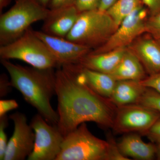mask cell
I'll return each instance as SVG.
<instances>
[{
    "label": "cell",
    "mask_w": 160,
    "mask_h": 160,
    "mask_svg": "<svg viewBox=\"0 0 160 160\" xmlns=\"http://www.w3.org/2000/svg\"><path fill=\"white\" fill-rule=\"evenodd\" d=\"M0 58L3 60H21L38 69L59 67L46 44L31 28L12 42L1 46Z\"/></svg>",
    "instance_id": "obj_5"
},
{
    "label": "cell",
    "mask_w": 160,
    "mask_h": 160,
    "mask_svg": "<svg viewBox=\"0 0 160 160\" xmlns=\"http://www.w3.org/2000/svg\"><path fill=\"white\" fill-rule=\"evenodd\" d=\"M56 160H112L111 145L95 136L83 123L65 137Z\"/></svg>",
    "instance_id": "obj_4"
},
{
    "label": "cell",
    "mask_w": 160,
    "mask_h": 160,
    "mask_svg": "<svg viewBox=\"0 0 160 160\" xmlns=\"http://www.w3.org/2000/svg\"><path fill=\"white\" fill-rule=\"evenodd\" d=\"M58 98V129L64 137L82 123L91 122L102 128H112L117 107L80 82L66 66L55 72Z\"/></svg>",
    "instance_id": "obj_1"
},
{
    "label": "cell",
    "mask_w": 160,
    "mask_h": 160,
    "mask_svg": "<svg viewBox=\"0 0 160 160\" xmlns=\"http://www.w3.org/2000/svg\"><path fill=\"white\" fill-rule=\"evenodd\" d=\"M146 89L139 81H118L109 99L116 107L137 104Z\"/></svg>",
    "instance_id": "obj_16"
},
{
    "label": "cell",
    "mask_w": 160,
    "mask_h": 160,
    "mask_svg": "<svg viewBox=\"0 0 160 160\" xmlns=\"http://www.w3.org/2000/svg\"><path fill=\"white\" fill-rule=\"evenodd\" d=\"M101 0H75L74 6L80 12L97 10Z\"/></svg>",
    "instance_id": "obj_22"
},
{
    "label": "cell",
    "mask_w": 160,
    "mask_h": 160,
    "mask_svg": "<svg viewBox=\"0 0 160 160\" xmlns=\"http://www.w3.org/2000/svg\"><path fill=\"white\" fill-rule=\"evenodd\" d=\"M140 83L146 88H150L160 93V72L149 75L140 81Z\"/></svg>",
    "instance_id": "obj_23"
},
{
    "label": "cell",
    "mask_w": 160,
    "mask_h": 160,
    "mask_svg": "<svg viewBox=\"0 0 160 160\" xmlns=\"http://www.w3.org/2000/svg\"><path fill=\"white\" fill-rule=\"evenodd\" d=\"M129 48L134 52L146 72L152 75L160 72V44L152 38H143Z\"/></svg>",
    "instance_id": "obj_13"
},
{
    "label": "cell",
    "mask_w": 160,
    "mask_h": 160,
    "mask_svg": "<svg viewBox=\"0 0 160 160\" xmlns=\"http://www.w3.org/2000/svg\"><path fill=\"white\" fill-rule=\"evenodd\" d=\"M147 7L150 16L157 14L160 12V0H142Z\"/></svg>",
    "instance_id": "obj_27"
},
{
    "label": "cell",
    "mask_w": 160,
    "mask_h": 160,
    "mask_svg": "<svg viewBox=\"0 0 160 160\" xmlns=\"http://www.w3.org/2000/svg\"><path fill=\"white\" fill-rule=\"evenodd\" d=\"M75 0H50L48 8L50 10H55L74 5Z\"/></svg>",
    "instance_id": "obj_26"
},
{
    "label": "cell",
    "mask_w": 160,
    "mask_h": 160,
    "mask_svg": "<svg viewBox=\"0 0 160 160\" xmlns=\"http://www.w3.org/2000/svg\"><path fill=\"white\" fill-rule=\"evenodd\" d=\"M148 12L144 6L138 8L123 20L106 42L91 52L103 53L130 46L138 37L146 32Z\"/></svg>",
    "instance_id": "obj_9"
},
{
    "label": "cell",
    "mask_w": 160,
    "mask_h": 160,
    "mask_svg": "<svg viewBox=\"0 0 160 160\" xmlns=\"http://www.w3.org/2000/svg\"><path fill=\"white\" fill-rule=\"evenodd\" d=\"M143 5L142 0H118L106 12L118 28L123 20Z\"/></svg>",
    "instance_id": "obj_18"
},
{
    "label": "cell",
    "mask_w": 160,
    "mask_h": 160,
    "mask_svg": "<svg viewBox=\"0 0 160 160\" xmlns=\"http://www.w3.org/2000/svg\"><path fill=\"white\" fill-rule=\"evenodd\" d=\"M127 48H118L103 53L90 52L77 64L87 69L111 74L121 62Z\"/></svg>",
    "instance_id": "obj_15"
},
{
    "label": "cell",
    "mask_w": 160,
    "mask_h": 160,
    "mask_svg": "<svg viewBox=\"0 0 160 160\" xmlns=\"http://www.w3.org/2000/svg\"><path fill=\"white\" fill-rule=\"evenodd\" d=\"M35 34L46 44L59 66L77 64L92 51L88 46L74 42L66 38L57 37L41 31Z\"/></svg>",
    "instance_id": "obj_11"
},
{
    "label": "cell",
    "mask_w": 160,
    "mask_h": 160,
    "mask_svg": "<svg viewBox=\"0 0 160 160\" xmlns=\"http://www.w3.org/2000/svg\"><path fill=\"white\" fill-rule=\"evenodd\" d=\"M117 28L106 12L98 9L84 12L80 13L74 26L66 38L91 49H97L106 42Z\"/></svg>",
    "instance_id": "obj_6"
},
{
    "label": "cell",
    "mask_w": 160,
    "mask_h": 160,
    "mask_svg": "<svg viewBox=\"0 0 160 160\" xmlns=\"http://www.w3.org/2000/svg\"><path fill=\"white\" fill-rule=\"evenodd\" d=\"M118 143L121 154L136 160H152L156 157L155 143L145 142L138 135L127 133Z\"/></svg>",
    "instance_id": "obj_14"
},
{
    "label": "cell",
    "mask_w": 160,
    "mask_h": 160,
    "mask_svg": "<svg viewBox=\"0 0 160 160\" xmlns=\"http://www.w3.org/2000/svg\"><path fill=\"white\" fill-rule=\"evenodd\" d=\"M50 9L36 0H15L14 5L0 17V45L19 38L33 23L46 19Z\"/></svg>",
    "instance_id": "obj_3"
},
{
    "label": "cell",
    "mask_w": 160,
    "mask_h": 160,
    "mask_svg": "<svg viewBox=\"0 0 160 160\" xmlns=\"http://www.w3.org/2000/svg\"><path fill=\"white\" fill-rule=\"evenodd\" d=\"M18 104L13 99L1 100L0 101V117L5 115L8 112L17 109Z\"/></svg>",
    "instance_id": "obj_25"
},
{
    "label": "cell",
    "mask_w": 160,
    "mask_h": 160,
    "mask_svg": "<svg viewBox=\"0 0 160 160\" xmlns=\"http://www.w3.org/2000/svg\"><path fill=\"white\" fill-rule=\"evenodd\" d=\"M156 157L160 160V142L156 143Z\"/></svg>",
    "instance_id": "obj_31"
},
{
    "label": "cell",
    "mask_w": 160,
    "mask_h": 160,
    "mask_svg": "<svg viewBox=\"0 0 160 160\" xmlns=\"http://www.w3.org/2000/svg\"><path fill=\"white\" fill-rule=\"evenodd\" d=\"M30 125L34 131L35 142L27 160H56L65 138L57 126L49 124L39 113L33 116Z\"/></svg>",
    "instance_id": "obj_7"
},
{
    "label": "cell",
    "mask_w": 160,
    "mask_h": 160,
    "mask_svg": "<svg viewBox=\"0 0 160 160\" xmlns=\"http://www.w3.org/2000/svg\"><path fill=\"white\" fill-rule=\"evenodd\" d=\"M81 12L74 5L50 10L44 20L42 31L57 37L66 38L74 26Z\"/></svg>",
    "instance_id": "obj_12"
},
{
    "label": "cell",
    "mask_w": 160,
    "mask_h": 160,
    "mask_svg": "<svg viewBox=\"0 0 160 160\" xmlns=\"http://www.w3.org/2000/svg\"><path fill=\"white\" fill-rule=\"evenodd\" d=\"M152 143L160 142V117L145 134Z\"/></svg>",
    "instance_id": "obj_24"
},
{
    "label": "cell",
    "mask_w": 160,
    "mask_h": 160,
    "mask_svg": "<svg viewBox=\"0 0 160 160\" xmlns=\"http://www.w3.org/2000/svg\"><path fill=\"white\" fill-rule=\"evenodd\" d=\"M160 117V112L139 104L117 107L112 128L118 133L146 134Z\"/></svg>",
    "instance_id": "obj_8"
},
{
    "label": "cell",
    "mask_w": 160,
    "mask_h": 160,
    "mask_svg": "<svg viewBox=\"0 0 160 160\" xmlns=\"http://www.w3.org/2000/svg\"><path fill=\"white\" fill-rule=\"evenodd\" d=\"M9 73L10 85L21 92L24 99L37 110L47 122L57 126L58 114L52 106L56 95V75L53 68L27 67L1 59Z\"/></svg>",
    "instance_id": "obj_2"
},
{
    "label": "cell",
    "mask_w": 160,
    "mask_h": 160,
    "mask_svg": "<svg viewBox=\"0 0 160 160\" xmlns=\"http://www.w3.org/2000/svg\"><path fill=\"white\" fill-rule=\"evenodd\" d=\"M8 118L7 115L0 117V160H4L8 141L6 132L8 126Z\"/></svg>",
    "instance_id": "obj_21"
},
{
    "label": "cell",
    "mask_w": 160,
    "mask_h": 160,
    "mask_svg": "<svg viewBox=\"0 0 160 160\" xmlns=\"http://www.w3.org/2000/svg\"><path fill=\"white\" fill-rule=\"evenodd\" d=\"M118 0H101L98 10L102 12H106Z\"/></svg>",
    "instance_id": "obj_29"
},
{
    "label": "cell",
    "mask_w": 160,
    "mask_h": 160,
    "mask_svg": "<svg viewBox=\"0 0 160 160\" xmlns=\"http://www.w3.org/2000/svg\"><path fill=\"white\" fill-rule=\"evenodd\" d=\"M145 69L134 52L129 47L114 71L110 74L118 81H142L146 78Z\"/></svg>",
    "instance_id": "obj_17"
},
{
    "label": "cell",
    "mask_w": 160,
    "mask_h": 160,
    "mask_svg": "<svg viewBox=\"0 0 160 160\" xmlns=\"http://www.w3.org/2000/svg\"><path fill=\"white\" fill-rule=\"evenodd\" d=\"M36 1L42 6L46 7V8H48V5H49L50 0H36Z\"/></svg>",
    "instance_id": "obj_30"
},
{
    "label": "cell",
    "mask_w": 160,
    "mask_h": 160,
    "mask_svg": "<svg viewBox=\"0 0 160 160\" xmlns=\"http://www.w3.org/2000/svg\"><path fill=\"white\" fill-rule=\"evenodd\" d=\"M9 118L14 123V131L8 141L4 160H25L33 150L34 131L24 113L17 112Z\"/></svg>",
    "instance_id": "obj_10"
},
{
    "label": "cell",
    "mask_w": 160,
    "mask_h": 160,
    "mask_svg": "<svg viewBox=\"0 0 160 160\" xmlns=\"http://www.w3.org/2000/svg\"><path fill=\"white\" fill-rule=\"evenodd\" d=\"M137 104L147 106L160 112V93L153 89L146 88Z\"/></svg>",
    "instance_id": "obj_19"
},
{
    "label": "cell",
    "mask_w": 160,
    "mask_h": 160,
    "mask_svg": "<svg viewBox=\"0 0 160 160\" xmlns=\"http://www.w3.org/2000/svg\"><path fill=\"white\" fill-rule=\"evenodd\" d=\"M158 41V42L160 44V38L159 39L157 40Z\"/></svg>",
    "instance_id": "obj_32"
},
{
    "label": "cell",
    "mask_w": 160,
    "mask_h": 160,
    "mask_svg": "<svg viewBox=\"0 0 160 160\" xmlns=\"http://www.w3.org/2000/svg\"><path fill=\"white\" fill-rule=\"evenodd\" d=\"M146 32L155 39L160 38V12L157 14L149 16L146 22Z\"/></svg>",
    "instance_id": "obj_20"
},
{
    "label": "cell",
    "mask_w": 160,
    "mask_h": 160,
    "mask_svg": "<svg viewBox=\"0 0 160 160\" xmlns=\"http://www.w3.org/2000/svg\"><path fill=\"white\" fill-rule=\"evenodd\" d=\"M12 87L10 85V80H9L7 75L2 74L0 77V95L2 97L5 96L10 91Z\"/></svg>",
    "instance_id": "obj_28"
}]
</instances>
